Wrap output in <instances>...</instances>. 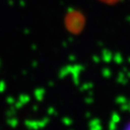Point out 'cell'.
Returning a JSON list of instances; mask_svg holds the SVG:
<instances>
[{
  "label": "cell",
  "instance_id": "6da1fadb",
  "mask_svg": "<svg viewBox=\"0 0 130 130\" xmlns=\"http://www.w3.org/2000/svg\"><path fill=\"white\" fill-rule=\"evenodd\" d=\"M104 4H108V5H113V4H116V3H119V2H122L124 0H97Z\"/></svg>",
  "mask_w": 130,
  "mask_h": 130
}]
</instances>
